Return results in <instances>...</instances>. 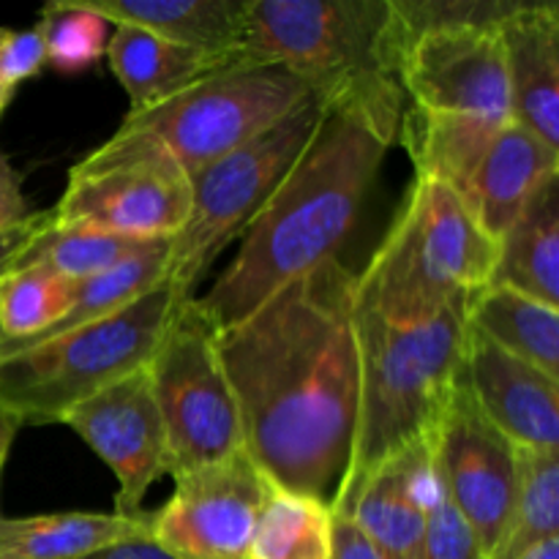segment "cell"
Returning a JSON list of instances; mask_svg holds the SVG:
<instances>
[{
	"label": "cell",
	"instance_id": "obj_1",
	"mask_svg": "<svg viewBox=\"0 0 559 559\" xmlns=\"http://www.w3.org/2000/svg\"><path fill=\"white\" fill-rule=\"evenodd\" d=\"M243 451L271 484L333 511L358 424L355 273L331 260L218 331Z\"/></svg>",
	"mask_w": 559,
	"mask_h": 559
},
{
	"label": "cell",
	"instance_id": "obj_2",
	"mask_svg": "<svg viewBox=\"0 0 559 559\" xmlns=\"http://www.w3.org/2000/svg\"><path fill=\"white\" fill-rule=\"evenodd\" d=\"M391 147L353 115L328 112L276 194L240 235V249L197 306L238 325L306 273L338 260Z\"/></svg>",
	"mask_w": 559,
	"mask_h": 559
},
{
	"label": "cell",
	"instance_id": "obj_3",
	"mask_svg": "<svg viewBox=\"0 0 559 559\" xmlns=\"http://www.w3.org/2000/svg\"><path fill=\"white\" fill-rule=\"evenodd\" d=\"M235 60L289 71L328 112L399 145L407 96L391 0H246Z\"/></svg>",
	"mask_w": 559,
	"mask_h": 559
},
{
	"label": "cell",
	"instance_id": "obj_4",
	"mask_svg": "<svg viewBox=\"0 0 559 559\" xmlns=\"http://www.w3.org/2000/svg\"><path fill=\"white\" fill-rule=\"evenodd\" d=\"M358 333V424L349 469L333 502L344 516L366 480L431 435L459 380L467 306L413 322H393L355 300Z\"/></svg>",
	"mask_w": 559,
	"mask_h": 559
},
{
	"label": "cell",
	"instance_id": "obj_5",
	"mask_svg": "<svg viewBox=\"0 0 559 559\" xmlns=\"http://www.w3.org/2000/svg\"><path fill=\"white\" fill-rule=\"evenodd\" d=\"M500 254L459 191L415 178L369 267L355 276V300L393 322L462 309L489 287Z\"/></svg>",
	"mask_w": 559,
	"mask_h": 559
},
{
	"label": "cell",
	"instance_id": "obj_6",
	"mask_svg": "<svg viewBox=\"0 0 559 559\" xmlns=\"http://www.w3.org/2000/svg\"><path fill=\"white\" fill-rule=\"evenodd\" d=\"M180 300L164 282L104 320L0 360V407L20 424H60L71 407L151 364Z\"/></svg>",
	"mask_w": 559,
	"mask_h": 559
},
{
	"label": "cell",
	"instance_id": "obj_7",
	"mask_svg": "<svg viewBox=\"0 0 559 559\" xmlns=\"http://www.w3.org/2000/svg\"><path fill=\"white\" fill-rule=\"evenodd\" d=\"M325 118L314 96L246 145L191 178V211L169 249L167 284L178 298H194L207 267L240 238L298 164Z\"/></svg>",
	"mask_w": 559,
	"mask_h": 559
},
{
	"label": "cell",
	"instance_id": "obj_8",
	"mask_svg": "<svg viewBox=\"0 0 559 559\" xmlns=\"http://www.w3.org/2000/svg\"><path fill=\"white\" fill-rule=\"evenodd\" d=\"M191 211V180L162 142L120 129L69 173L49 218L58 227L93 229L134 240H175Z\"/></svg>",
	"mask_w": 559,
	"mask_h": 559
},
{
	"label": "cell",
	"instance_id": "obj_9",
	"mask_svg": "<svg viewBox=\"0 0 559 559\" xmlns=\"http://www.w3.org/2000/svg\"><path fill=\"white\" fill-rule=\"evenodd\" d=\"M147 377L167 435L173 478L243 451L238 404L216 349V325L197 298L175 306Z\"/></svg>",
	"mask_w": 559,
	"mask_h": 559
},
{
	"label": "cell",
	"instance_id": "obj_10",
	"mask_svg": "<svg viewBox=\"0 0 559 559\" xmlns=\"http://www.w3.org/2000/svg\"><path fill=\"white\" fill-rule=\"evenodd\" d=\"M309 98L304 82L278 66L238 63L202 76L147 112L126 115L123 126L162 142L191 180Z\"/></svg>",
	"mask_w": 559,
	"mask_h": 559
},
{
	"label": "cell",
	"instance_id": "obj_11",
	"mask_svg": "<svg viewBox=\"0 0 559 559\" xmlns=\"http://www.w3.org/2000/svg\"><path fill=\"white\" fill-rule=\"evenodd\" d=\"M429 451L437 478L489 559L500 549L516 506L519 448L456 380L429 435Z\"/></svg>",
	"mask_w": 559,
	"mask_h": 559
},
{
	"label": "cell",
	"instance_id": "obj_12",
	"mask_svg": "<svg viewBox=\"0 0 559 559\" xmlns=\"http://www.w3.org/2000/svg\"><path fill=\"white\" fill-rule=\"evenodd\" d=\"M267 489L246 451L175 475L169 502L153 511V544L173 559H246Z\"/></svg>",
	"mask_w": 559,
	"mask_h": 559
},
{
	"label": "cell",
	"instance_id": "obj_13",
	"mask_svg": "<svg viewBox=\"0 0 559 559\" xmlns=\"http://www.w3.org/2000/svg\"><path fill=\"white\" fill-rule=\"evenodd\" d=\"M60 424L74 429L115 473V513H142L147 491L169 473L167 435L153 399L147 366L71 407Z\"/></svg>",
	"mask_w": 559,
	"mask_h": 559
},
{
	"label": "cell",
	"instance_id": "obj_14",
	"mask_svg": "<svg viewBox=\"0 0 559 559\" xmlns=\"http://www.w3.org/2000/svg\"><path fill=\"white\" fill-rule=\"evenodd\" d=\"M404 96L426 112L511 123L500 31H431L404 44Z\"/></svg>",
	"mask_w": 559,
	"mask_h": 559
},
{
	"label": "cell",
	"instance_id": "obj_15",
	"mask_svg": "<svg viewBox=\"0 0 559 559\" xmlns=\"http://www.w3.org/2000/svg\"><path fill=\"white\" fill-rule=\"evenodd\" d=\"M459 380L516 448L559 451V382L467 325Z\"/></svg>",
	"mask_w": 559,
	"mask_h": 559
},
{
	"label": "cell",
	"instance_id": "obj_16",
	"mask_svg": "<svg viewBox=\"0 0 559 559\" xmlns=\"http://www.w3.org/2000/svg\"><path fill=\"white\" fill-rule=\"evenodd\" d=\"M511 120L559 151V5L527 0L500 27Z\"/></svg>",
	"mask_w": 559,
	"mask_h": 559
},
{
	"label": "cell",
	"instance_id": "obj_17",
	"mask_svg": "<svg viewBox=\"0 0 559 559\" xmlns=\"http://www.w3.org/2000/svg\"><path fill=\"white\" fill-rule=\"evenodd\" d=\"M435 473H431L429 437L388 459L364 484L353 508V519L388 559H418L429 513Z\"/></svg>",
	"mask_w": 559,
	"mask_h": 559
},
{
	"label": "cell",
	"instance_id": "obj_18",
	"mask_svg": "<svg viewBox=\"0 0 559 559\" xmlns=\"http://www.w3.org/2000/svg\"><path fill=\"white\" fill-rule=\"evenodd\" d=\"M555 175H559V151L522 126L508 123L480 162L464 200L480 227L500 240L535 191Z\"/></svg>",
	"mask_w": 559,
	"mask_h": 559
},
{
	"label": "cell",
	"instance_id": "obj_19",
	"mask_svg": "<svg viewBox=\"0 0 559 559\" xmlns=\"http://www.w3.org/2000/svg\"><path fill=\"white\" fill-rule=\"evenodd\" d=\"M109 25H131L164 41L238 63L246 0H76Z\"/></svg>",
	"mask_w": 559,
	"mask_h": 559
},
{
	"label": "cell",
	"instance_id": "obj_20",
	"mask_svg": "<svg viewBox=\"0 0 559 559\" xmlns=\"http://www.w3.org/2000/svg\"><path fill=\"white\" fill-rule=\"evenodd\" d=\"M107 60L115 80L129 93V115L147 112L167 98L178 96L202 76L227 69V66H238L216 58V55L164 41V38L131 25H112Z\"/></svg>",
	"mask_w": 559,
	"mask_h": 559
},
{
	"label": "cell",
	"instance_id": "obj_21",
	"mask_svg": "<svg viewBox=\"0 0 559 559\" xmlns=\"http://www.w3.org/2000/svg\"><path fill=\"white\" fill-rule=\"evenodd\" d=\"M153 511L120 513H47V516H0V559H80L109 546L151 538Z\"/></svg>",
	"mask_w": 559,
	"mask_h": 559
},
{
	"label": "cell",
	"instance_id": "obj_22",
	"mask_svg": "<svg viewBox=\"0 0 559 559\" xmlns=\"http://www.w3.org/2000/svg\"><path fill=\"white\" fill-rule=\"evenodd\" d=\"M506 126L469 115L426 112L409 104L404 109L399 142L407 147L420 180L451 186L464 197L480 162Z\"/></svg>",
	"mask_w": 559,
	"mask_h": 559
},
{
	"label": "cell",
	"instance_id": "obj_23",
	"mask_svg": "<svg viewBox=\"0 0 559 559\" xmlns=\"http://www.w3.org/2000/svg\"><path fill=\"white\" fill-rule=\"evenodd\" d=\"M491 284L559 309V175L546 180L500 238Z\"/></svg>",
	"mask_w": 559,
	"mask_h": 559
},
{
	"label": "cell",
	"instance_id": "obj_24",
	"mask_svg": "<svg viewBox=\"0 0 559 559\" xmlns=\"http://www.w3.org/2000/svg\"><path fill=\"white\" fill-rule=\"evenodd\" d=\"M467 325L506 353L538 366L549 377L559 374V309L489 284L467 304Z\"/></svg>",
	"mask_w": 559,
	"mask_h": 559
},
{
	"label": "cell",
	"instance_id": "obj_25",
	"mask_svg": "<svg viewBox=\"0 0 559 559\" xmlns=\"http://www.w3.org/2000/svg\"><path fill=\"white\" fill-rule=\"evenodd\" d=\"M169 249H173V240H162V243L153 246V249L120 262L112 271H104L98 273V276L85 278V282H76L74 300H71L63 320H60L58 325L49 328L47 333H41L38 338H31V342H0V360L11 358V355L16 353H25V349L49 342V338L55 336L76 331V328H85L91 325V322L104 320V317L115 314V311L126 309V306H131L134 300H140L142 295H147L151 289L162 287V284L167 282Z\"/></svg>",
	"mask_w": 559,
	"mask_h": 559
},
{
	"label": "cell",
	"instance_id": "obj_26",
	"mask_svg": "<svg viewBox=\"0 0 559 559\" xmlns=\"http://www.w3.org/2000/svg\"><path fill=\"white\" fill-rule=\"evenodd\" d=\"M333 511L271 484L246 559H331Z\"/></svg>",
	"mask_w": 559,
	"mask_h": 559
},
{
	"label": "cell",
	"instance_id": "obj_27",
	"mask_svg": "<svg viewBox=\"0 0 559 559\" xmlns=\"http://www.w3.org/2000/svg\"><path fill=\"white\" fill-rule=\"evenodd\" d=\"M162 240H134L120 238V235L93 233V229H69L52 224L47 213V222L36 229L14 265H44L71 282H85L104 271H112L120 262L153 249ZM11 265V267H14Z\"/></svg>",
	"mask_w": 559,
	"mask_h": 559
},
{
	"label": "cell",
	"instance_id": "obj_28",
	"mask_svg": "<svg viewBox=\"0 0 559 559\" xmlns=\"http://www.w3.org/2000/svg\"><path fill=\"white\" fill-rule=\"evenodd\" d=\"M549 538H559V451L519 448L516 506L500 549L489 559H519Z\"/></svg>",
	"mask_w": 559,
	"mask_h": 559
},
{
	"label": "cell",
	"instance_id": "obj_29",
	"mask_svg": "<svg viewBox=\"0 0 559 559\" xmlns=\"http://www.w3.org/2000/svg\"><path fill=\"white\" fill-rule=\"evenodd\" d=\"M76 282L44 265H14L0 278V333L3 342L38 338L58 325L74 300Z\"/></svg>",
	"mask_w": 559,
	"mask_h": 559
},
{
	"label": "cell",
	"instance_id": "obj_30",
	"mask_svg": "<svg viewBox=\"0 0 559 559\" xmlns=\"http://www.w3.org/2000/svg\"><path fill=\"white\" fill-rule=\"evenodd\" d=\"M36 31L44 41V60L66 74L91 69L102 60L112 36V25L82 9L76 0H52L44 5Z\"/></svg>",
	"mask_w": 559,
	"mask_h": 559
},
{
	"label": "cell",
	"instance_id": "obj_31",
	"mask_svg": "<svg viewBox=\"0 0 559 559\" xmlns=\"http://www.w3.org/2000/svg\"><path fill=\"white\" fill-rule=\"evenodd\" d=\"M527 0H391L399 41L431 31H500Z\"/></svg>",
	"mask_w": 559,
	"mask_h": 559
},
{
	"label": "cell",
	"instance_id": "obj_32",
	"mask_svg": "<svg viewBox=\"0 0 559 559\" xmlns=\"http://www.w3.org/2000/svg\"><path fill=\"white\" fill-rule=\"evenodd\" d=\"M431 473H435V467H431ZM418 559H486L478 538L469 530V524L464 522L462 513L456 511V506L451 502V497H448L445 486L437 478V473Z\"/></svg>",
	"mask_w": 559,
	"mask_h": 559
},
{
	"label": "cell",
	"instance_id": "obj_33",
	"mask_svg": "<svg viewBox=\"0 0 559 559\" xmlns=\"http://www.w3.org/2000/svg\"><path fill=\"white\" fill-rule=\"evenodd\" d=\"M44 63V41L36 27L22 33L9 31V38L0 47V87L14 91L22 80L38 74Z\"/></svg>",
	"mask_w": 559,
	"mask_h": 559
},
{
	"label": "cell",
	"instance_id": "obj_34",
	"mask_svg": "<svg viewBox=\"0 0 559 559\" xmlns=\"http://www.w3.org/2000/svg\"><path fill=\"white\" fill-rule=\"evenodd\" d=\"M31 216L33 211L27 207L25 194H22L20 175L14 173L9 158L0 153V233L20 227Z\"/></svg>",
	"mask_w": 559,
	"mask_h": 559
},
{
	"label": "cell",
	"instance_id": "obj_35",
	"mask_svg": "<svg viewBox=\"0 0 559 559\" xmlns=\"http://www.w3.org/2000/svg\"><path fill=\"white\" fill-rule=\"evenodd\" d=\"M331 559H388L374 540L347 516H333Z\"/></svg>",
	"mask_w": 559,
	"mask_h": 559
},
{
	"label": "cell",
	"instance_id": "obj_36",
	"mask_svg": "<svg viewBox=\"0 0 559 559\" xmlns=\"http://www.w3.org/2000/svg\"><path fill=\"white\" fill-rule=\"evenodd\" d=\"M44 222H47V213H33L25 224L0 233V278L11 271V265H14V260L20 257V251L25 249L27 240L36 235V229L41 227Z\"/></svg>",
	"mask_w": 559,
	"mask_h": 559
},
{
	"label": "cell",
	"instance_id": "obj_37",
	"mask_svg": "<svg viewBox=\"0 0 559 559\" xmlns=\"http://www.w3.org/2000/svg\"><path fill=\"white\" fill-rule=\"evenodd\" d=\"M80 559H173L164 555L153 538H142V540H129V544H118L109 546V549L93 551V555L80 557Z\"/></svg>",
	"mask_w": 559,
	"mask_h": 559
},
{
	"label": "cell",
	"instance_id": "obj_38",
	"mask_svg": "<svg viewBox=\"0 0 559 559\" xmlns=\"http://www.w3.org/2000/svg\"><path fill=\"white\" fill-rule=\"evenodd\" d=\"M20 426L22 424L14 418V415L5 413V409L0 407V473H3V464H5V459H9L11 442H14Z\"/></svg>",
	"mask_w": 559,
	"mask_h": 559
},
{
	"label": "cell",
	"instance_id": "obj_39",
	"mask_svg": "<svg viewBox=\"0 0 559 559\" xmlns=\"http://www.w3.org/2000/svg\"><path fill=\"white\" fill-rule=\"evenodd\" d=\"M519 559H559V538H549L544 544L533 546V549L524 551Z\"/></svg>",
	"mask_w": 559,
	"mask_h": 559
},
{
	"label": "cell",
	"instance_id": "obj_40",
	"mask_svg": "<svg viewBox=\"0 0 559 559\" xmlns=\"http://www.w3.org/2000/svg\"><path fill=\"white\" fill-rule=\"evenodd\" d=\"M11 93H14V91H9V87H0V112H3L5 104L11 102Z\"/></svg>",
	"mask_w": 559,
	"mask_h": 559
},
{
	"label": "cell",
	"instance_id": "obj_41",
	"mask_svg": "<svg viewBox=\"0 0 559 559\" xmlns=\"http://www.w3.org/2000/svg\"><path fill=\"white\" fill-rule=\"evenodd\" d=\"M5 38H9V31H5V27H0V47H3Z\"/></svg>",
	"mask_w": 559,
	"mask_h": 559
},
{
	"label": "cell",
	"instance_id": "obj_42",
	"mask_svg": "<svg viewBox=\"0 0 559 559\" xmlns=\"http://www.w3.org/2000/svg\"><path fill=\"white\" fill-rule=\"evenodd\" d=\"M0 342H3V333H0Z\"/></svg>",
	"mask_w": 559,
	"mask_h": 559
}]
</instances>
